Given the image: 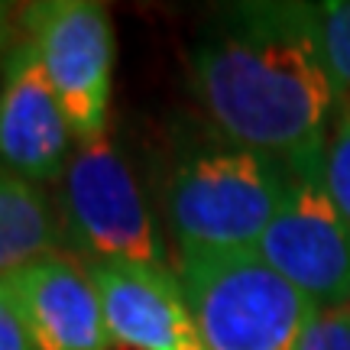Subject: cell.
Wrapping results in <instances>:
<instances>
[{
  "label": "cell",
  "mask_w": 350,
  "mask_h": 350,
  "mask_svg": "<svg viewBox=\"0 0 350 350\" xmlns=\"http://www.w3.org/2000/svg\"><path fill=\"white\" fill-rule=\"evenodd\" d=\"M191 88L221 137L273 156L292 175L321 172L338 91L318 3H234L198 33Z\"/></svg>",
  "instance_id": "6da1fadb"
},
{
  "label": "cell",
  "mask_w": 350,
  "mask_h": 350,
  "mask_svg": "<svg viewBox=\"0 0 350 350\" xmlns=\"http://www.w3.org/2000/svg\"><path fill=\"white\" fill-rule=\"evenodd\" d=\"M292 185L286 165L237 143L191 146L163 185V214L178 250H256Z\"/></svg>",
  "instance_id": "7a4b0ae2"
},
{
  "label": "cell",
  "mask_w": 350,
  "mask_h": 350,
  "mask_svg": "<svg viewBox=\"0 0 350 350\" xmlns=\"http://www.w3.org/2000/svg\"><path fill=\"white\" fill-rule=\"evenodd\" d=\"M175 273L208 350H299L321 312L256 250H178Z\"/></svg>",
  "instance_id": "3957f363"
},
{
  "label": "cell",
  "mask_w": 350,
  "mask_h": 350,
  "mask_svg": "<svg viewBox=\"0 0 350 350\" xmlns=\"http://www.w3.org/2000/svg\"><path fill=\"white\" fill-rule=\"evenodd\" d=\"M65 250L78 260L169 266V247L133 169L111 139L78 143L59 182Z\"/></svg>",
  "instance_id": "277c9868"
},
{
  "label": "cell",
  "mask_w": 350,
  "mask_h": 350,
  "mask_svg": "<svg viewBox=\"0 0 350 350\" xmlns=\"http://www.w3.org/2000/svg\"><path fill=\"white\" fill-rule=\"evenodd\" d=\"M20 39L36 49L75 143L107 137L117 62L111 10L94 0L20 3Z\"/></svg>",
  "instance_id": "5b68a950"
},
{
  "label": "cell",
  "mask_w": 350,
  "mask_h": 350,
  "mask_svg": "<svg viewBox=\"0 0 350 350\" xmlns=\"http://www.w3.org/2000/svg\"><path fill=\"white\" fill-rule=\"evenodd\" d=\"M256 253L321 312L350 305V221L331 201L321 172L292 175Z\"/></svg>",
  "instance_id": "8992f818"
},
{
  "label": "cell",
  "mask_w": 350,
  "mask_h": 350,
  "mask_svg": "<svg viewBox=\"0 0 350 350\" xmlns=\"http://www.w3.org/2000/svg\"><path fill=\"white\" fill-rule=\"evenodd\" d=\"M0 299L33 334L39 350H113L100 295L88 266L68 250L46 253L0 275Z\"/></svg>",
  "instance_id": "52a82bcc"
},
{
  "label": "cell",
  "mask_w": 350,
  "mask_h": 350,
  "mask_svg": "<svg viewBox=\"0 0 350 350\" xmlns=\"http://www.w3.org/2000/svg\"><path fill=\"white\" fill-rule=\"evenodd\" d=\"M75 133L36 49L16 42L0 68V169L33 185L62 182Z\"/></svg>",
  "instance_id": "ba28073f"
},
{
  "label": "cell",
  "mask_w": 350,
  "mask_h": 350,
  "mask_svg": "<svg viewBox=\"0 0 350 350\" xmlns=\"http://www.w3.org/2000/svg\"><path fill=\"white\" fill-rule=\"evenodd\" d=\"M85 266L100 295L104 321L117 347L208 350L175 266L124 260H88Z\"/></svg>",
  "instance_id": "9c48e42d"
},
{
  "label": "cell",
  "mask_w": 350,
  "mask_h": 350,
  "mask_svg": "<svg viewBox=\"0 0 350 350\" xmlns=\"http://www.w3.org/2000/svg\"><path fill=\"white\" fill-rule=\"evenodd\" d=\"M55 250H65L59 201L42 185L0 169V275Z\"/></svg>",
  "instance_id": "30bf717a"
},
{
  "label": "cell",
  "mask_w": 350,
  "mask_h": 350,
  "mask_svg": "<svg viewBox=\"0 0 350 350\" xmlns=\"http://www.w3.org/2000/svg\"><path fill=\"white\" fill-rule=\"evenodd\" d=\"M318 29L327 75L338 91V107L350 111V0L318 3Z\"/></svg>",
  "instance_id": "8fae6325"
},
{
  "label": "cell",
  "mask_w": 350,
  "mask_h": 350,
  "mask_svg": "<svg viewBox=\"0 0 350 350\" xmlns=\"http://www.w3.org/2000/svg\"><path fill=\"white\" fill-rule=\"evenodd\" d=\"M321 178L331 201L340 208V214L350 221V111L338 107L331 137L325 146V165H321Z\"/></svg>",
  "instance_id": "7c38bea8"
},
{
  "label": "cell",
  "mask_w": 350,
  "mask_h": 350,
  "mask_svg": "<svg viewBox=\"0 0 350 350\" xmlns=\"http://www.w3.org/2000/svg\"><path fill=\"white\" fill-rule=\"evenodd\" d=\"M299 350H350V305L318 312V318L305 327Z\"/></svg>",
  "instance_id": "4fadbf2b"
},
{
  "label": "cell",
  "mask_w": 350,
  "mask_h": 350,
  "mask_svg": "<svg viewBox=\"0 0 350 350\" xmlns=\"http://www.w3.org/2000/svg\"><path fill=\"white\" fill-rule=\"evenodd\" d=\"M0 350H39L33 334L23 327V321L13 314V308L0 299Z\"/></svg>",
  "instance_id": "5bb4252c"
},
{
  "label": "cell",
  "mask_w": 350,
  "mask_h": 350,
  "mask_svg": "<svg viewBox=\"0 0 350 350\" xmlns=\"http://www.w3.org/2000/svg\"><path fill=\"white\" fill-rule=\"evenodd\" d=\"M20 42V3H0V68Z\"/></svg>",
  "instance_id": "9a60e30c"
}]
</instances>
